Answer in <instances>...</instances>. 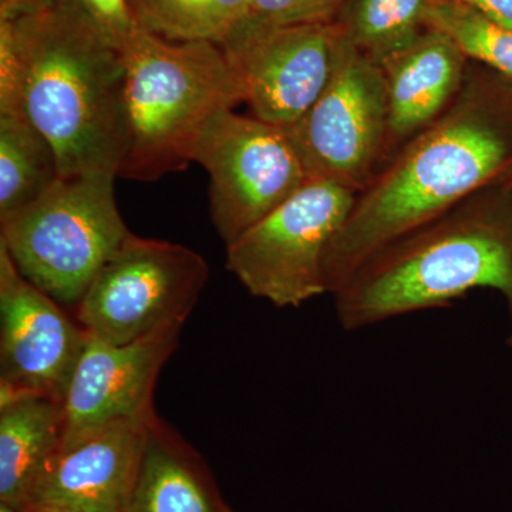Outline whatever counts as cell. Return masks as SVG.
Here are the masks:
<instances>
[{"instance_id":"6da1fadb","label":"cell","mask_w":512,"mask_h":512,"mask_svg":"<svg viewBox=\"0 0 512 512\" xmlns=\"http://www.w3.org/2000/svg\"><path fill=\"white\" fill-rule=\"evenodd\" d=\"M490 73L468 64L446 113L404 144L356 195L326 249L330 295L390 242L510 174L512 100L503 87L507 79Z\"/></svg>"},{"instance_id":"7a4b0ae2","label":"cell","mask_w":512,"mask_h":512,"mask_svg":"<svg viewBox=\"0 0 512 512\" xmlns=\"http://www.w3.org/2000/svg\"><path fill=\"white\" fill-rule=\"evenodd\" d=\"M124 77L120 46L79 0L0 18V110H23L55 148L60 177H119Z\"/></svg>"},{"instance_id":"3957f363","label":"cell","mask_w":512,"mask_h":512,"mask_svg":"<svg viewBox=\"0 0 512 512\" xmlns=\"http://www.w3.org/2000/svg\"><path fill=\"white\" fill-rule=\"evenodd\" d=\"M491 188L367 259L333 293L340 326L353 332L446 308L476 289L500 292L512 322V210ZM508 343L512 346V330Z\"/></svg>"},{"instance_id":"277c9868","label":"cell","mask_w":512,"mask_h":512,"mask_svg":"<svg viewBox=\"0 0 512 512\" xmlns=\"http://www.w3.org/2000/svg\"><path fill=\"white\" fill-rule=\"evenodd\" d=\"M119 46L126 72L119 177L151 183L194 163L202 130L242 103L241 87L215 43L171 42L136 25Z\"/></svg>"},{"instance_id":"5b68a950","label":"cell","mask_w":512,"mask_h":512,"mask_svg":"<svg viewBox=\"0 0 512 512\" xmlns=\"http://www.w3.org/2000/svg\"><path fill=\"white\" fill-rule=\"evenodd\" d=\"M116 178L59 177L37 200L0 220V245L20 274L60 305L77 306L131 234L114 198Z\"/></svg>"},{"instance_id":"8992f818","label":"cell","mask_w":512,"mask_h":512,"mask_svg":"<svg viewBox=\"0 0 512 512\" xmlns=\"http://www.w3.org/2000/svg\"><path fill=\"white\" fill-rule=\"evenodd\" d=\"M208 278L198 252L131 232L77 303L76 320L94 339L128 345L184 326Z\"/></svg>"},{"instance_id":"52a82bcc","label":"cell","mask_w":512,"mask_h":512,"mask_svg":"<svg viewBox=\"0 0 512 512\" xmlns=\"http://www.w3.org/2000/svg\"><path fill=\"white\" fill-rule=\"evenodd\" d=\"M357 192L309 178L291 198L227 247V266L247 291L278 308L328 293L325 255Z\"/></svg>"},{"instance_id":"ba28073f","label":"cell","mask_w":512,"mask_h":512,"mask_svg":"<svg viewBox=\"0 0 512 512\" xmlns=\"http://www.w3.org/2000/svg\"><path fill=\"white\" fill-rule=\"evenodd\" d=\"M192 161L210 175L211 220L227 247L309 180L286 128L234 109L212 117Z\"/></svg>"},{"instance_id":"9c48e42d","label":"cell","mask_w":512,"mask_h":512,"mask_svg":"<svg viewBox=\"0 0 512 512\" xmlns=\"http://www.w3.org/2000/svg\"><path fill=\"white\" fill-rule=\"evenodd\" d=\"M286 131L309 178L359 194L379 168L386 140L387 92L379 64L343 37L328 86Z\"/></svg>"},{"instance_id":"30bf717a","label":"cell","mask_w":512,"mask_h":512,"mask_svg":"<svg viewBox=\"0 0 512 512\" xmlns=\"http://www.w3.org/2000/svg\"><path fill=\"white\" fill-rule=\"evenodd\" d=\"M343 35L338 23L248 28L238 26L222 43L256 119L291 128L328 86Z\"/></svg>"},{"instance_id":"8fae6325","label":"cell","mask_w":512,"mask_h":512,"mask_svg":"<svg viewBox=\"0 0 512 512\" xmlns=\"http://www.w3.org/2000/svg\"><path fill=\"white\" fill-rule=\"evenodd\" d=\"M87 333L28 281L0 245V393H37L63 403Z\"/></svg>"},{"instance_id":"7c38bea8","label":"cell","mask_w":512,"mask_h":512,"mask_svg":"<svg viewBox=\"0 0 512 512\" xmlns=\"http://www.w3.org/2000/svg\"><path fill=\"white\" fill-rule=\"evenodd\" d=\"M181 329L168 326L128 345L87 335L63 397L62 443L120 421L153 419L158 376L178 348Z\"/></svg>"},{"instance_id":"4fadbf2b","label":"cell","mask_w":512,"mask_h":512,"mask_svg":"<svg viewBox=\"0 0 512 512\" xmlns=\"http://www.w3.org/2000/svg\"><path fill=\"white\" fill-rule=\"evenodd\" d=\"M148 423L120 421L60 444L30 488L23 510L126 512Z\"/></svg>"},{"instance_id":"5bb4252c","label":"cell","mask_w":512,"mask_h":512,"mask_svg":"<svg viewBox=\"0 0 512 512\" xmlns=\"http://www.w3.org/2000/svg\"><path fill=\"white\" fill-rule=\"evenodd\" d=\"M377 64L387 92V133L380 168L446 113L463 87L470 60L450 37L427 28Z\"/></svg>"},{"instance_id":"9a60e30c","label":"cell","mask_w":512,"mask_h":512,"mask_svg":"<svg viewBox=\"0 0 512 512\" xmlns=\"http://www.w3.org/2000/svg\"><path fill=\"white\" fill-rule=\"evenodd\" d=\"M126 512H232L210 468L160 417L147 426Z\"/></svg>"},{"instance_id":"2e32d148","label":"cell","mask_w":512,"mask_h":512,"mask_svg":"<svg viewBox=\"0 0 512 512\" xmlns=\"http://www.w3.org/2000/svg\"><path fill=\"white\" fill-rule=\"evenodd\" d=\"M63 433L59 400L37 393H0V503L23 508Z\"/></svg>"},{"instance_id":"e0dca14e","label":"cell","mask_w":512,"mask_h":512,"mask_svg":"<svg viewBox=\"0 0 512 512\" xmlns=\"http://www.w3.org/2000/svg\"><path fill=\"white\" fill-rule=\"evenodd\" d=\"M59 177L55 148L23 110H0V220L37 200Z\"/></svg>"},{"instance_id":"ac0fdd59","label":"cell","mask_w":512,"mask_h":512,"mask_svg":"<svg viewBox=\"0 0 512 512\" xmlns=\"http://www.w3.org/2000/svg\"><path fill=\"white\" fill-rule=\"evenodd\" d=\"M433 0H346L336 23L343 37L380 63L427 29Z\"/></svg>"},{"instance_id":"d6986e66","label":"cell","mask_w":512,"mask_h":512,"mask_svg":"<svg viewBox=\"0 0 512 512\" xmlns=\"http://www.w3.org/2000/svg\"><path fill=\"white\" fill-rule=\"evenodd\" d=\"M140 28L171 42L222 45L247 18L251 0H128Z\"/></svg>"},{"instance_id":"ffe728a7","label":"cell","mask_w":512,"mask_h":512,"mask_svg":"<svg viewBox=\"0 0 512 512\" xmlns=\"http://www.w3.org/2000/svg\"><path fill=\"white\" fill-rule=\"evenodd\" d=\"M426 25L450 37L470 62L512 83V30L453 0H433Z\"/></svg>"},{"instance_id":"44dd1931","label":"cell","mask_w":512,"mask_h":512,"mask_svg":"<svg viewBox=\"0 0 512 512\" xmlns=\"http://www.w3.org/2000/svg\"><path fill=\"white\" fill-rule=\"evenodd\" d=\"M345 3L346 0H251L247 18L239 26L269 29L333 23Z\"/></svg>"},{"instance_id":"7402d4cb","label":"cell","mask_w":512,"mask_h":512,"mask_svg":"<svg viewBox=\"0 0 512 512\" xmlns=\"http://www.w3.org/2000/svg\"><path fill=\"white\" fill-rule=\"evenodd\" d=\"M80 5L117 45L136 28L128 0H79Z\"/></svg>"},{"instance_id":"603a6c76","label":"cell","mask_w":512,"mask_h":512,"mask_svg":"<svg viewBox=\"0 0 512 512\" xmlns=\"http://www.w3.org/2000/svg\"><path fill=\"white\" fill-rule=\"evenodd\" d=\"M477 10L491 22L512 30V0H453Z\"/></svg>"},{"instance_id":"cb8c5ba5","label":"cell","mask_w":512,"mask_h":512,"mask_svg":"<svg viewBox=\"0 0 512 512\" xmlns=\"http://www.w3.org/2000/svg\"><path fill=\"white\" fill-rule=\"evenodd\" d=\"M0 512H25L23 508L16 507V505L0 503Z\"/></svg>"},{"instance_id":"d4e9b609","label":"cell","mask_w":512,"mask_h":512,"mask_svg":"<svg viewBox=\"0 0 512 512\" xmlns=\"http://www.w3.org/2000/svg\"><path fill=\"white\" fill-rule=\"evenodd\" d=\"M25 512H47V511H33V510H23Z\"/></svg>"},{"instance_id":"484cf974","label":"cell","mask_w":512,"mask_h":512,"mask_svg":"<svg viewBox=\"0 0 512 512\" xmlns=\"http://www.w3.org/2000/svg\"><path fill=\"white\" fill-rule=\"evenodd\" d=\"M232 512H235V511H232Z\"/></svg>"}]
</instances>
